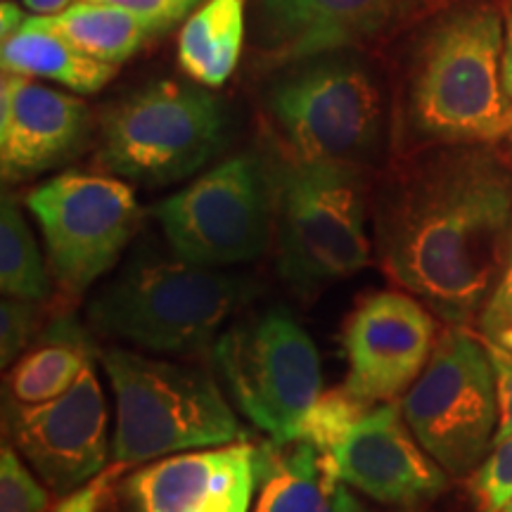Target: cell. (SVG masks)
Here are the masks:
<instances>
[{
  "label": "cell",
  "mask_w": 512,
  "mask_h": 512,
  "mask_svg": "<svg viewBox=\"0 0 512 512\" xmlns=\"http://www.w3.org/2000/svg\"><path fill=\"white\" fill-rule=\"evenodd\" d=\"M512 233V166L496 147L439 145L384 183L375 240L384 273L446 323L489 302Z\"/></svg>",
  "instance_id": "obj_1"
},
{
  "label": "cell",
  "mask_w": 512,
  "mask_h": 512,
  "mask_svg": "<svg viewBox=\"0 0 512 512\" xmlns=\"http://www.w3.org/2000/svg\"><path fill=\"white\" fill-rule=\"evenodd\" d=\"M505 22L491 3L460 5L434 22L408 74L406 121L430 145L498 147L512 140Z\"/></svg>",
  "instance_id": "obj_2"
},
{
  "label": "cell",
  "mask_w": 512,
  "mask_h": 512,
  "mask_svg": "<svg viewBox=\"0 0 512 512\" xmlns=\"http://www.w3.org/2000/svg\"><path fill=\"white\" fill-rule=\"evenodd\" d=\"M252 278L171 259H138L95 294L93 328L155 354L209 349L254 297Z\"/></svg>",
  "instance_id": "obj_3"
},
{
  "label": "cell",
  "mask_w": 512,
  "mask_h": 512,
  "mask_svg": "<svg viewBox=\"0 0 512 512\" xmlns=\"http://www.w3.org/2000/svg\"><path fill=\"white\" fill-rule=\"evenodd\" d=\"M100 361L117 399V465L249 441L226 396L202 370L126 349L102 351Z\"/></svg>",
  "instance_id": "obj_4"
},
{
  "label": "cell",
  "mask_w": 512,
  "mask_h": 512,
  "mask_svg": "<svg viewBox=\"0 0 512 512\" xmlns=\"http://www.w3.org/2000/svg\"><path fill=\"white\" fill-rule=\"evenodd\" d=\"M280 273L311 297L368 266V185L361 164L287 157L273 174Z\"/></svg>",
  "instance_id": "obj_5"
},
{
  "label": "cell",
  "mask_w": 512,
  "mask_h": 512,
  "mask_svg": "<svg viewBox=\"0 0 512 512\" xmlns=\"http://www.w3.org/2000/svg\"><path fill=\"white\" fill-rule=\"evenodd\" d=\"M226 128V107L209 88L155 81L107 110L95 162L126 181L171 185L221 150Z\"/></svg>",
  "instance_id": "obj_6"
},
{
  "label": "cell",
  "mask_w": 512,
  "mask_h": 512,
  "mask_svg": "<svg viewBox=\"0 0 512 512\" xmlns=\"http://www.w3.org/2000/svg\"><path fill=\"white\" fill-rule=\"evenodd\" d=\"M266 114L294 159L363 164L382 138V93L351 50L287 64L266 93Z\"/></svg>",
  "instance_id": "obj_7"
},
{
  "label": "cell",
  "mask_w": 512,
  "mask_h": 512,
  "mask_svg": "<svg viewBox=\"0 0 512 512\" xmlns=\"http://www.w3.org/2000/svg\"><path fill=\"white\" fill-rule=\"evenodd\" d=\"M211 356L238 411L275 446L292 444L323 392L318 347L302 323L285 309L254 313L223 330Z\"/></svg>",
  "instance_id": "obj_8"
},
{
  "label": "cell",
  "mask_w": 512,
  "mask_h": 512,
  "mask_svg": "<svg viewBox=\"0 0 512 512\" xmlns=\"http://www.w3.org/2000/svg\"><path fill=\"white\" fill-rule=\"evenodd\" d=\"M401 411L430 456L448 475L475 472L494 448L498 427L496 373L484 339L446 330Z\"/></svg>",
  "instance_id": "obj_9"
},
{
  "label": "cell",
  "mask_w": 512,
  "mask_h": 512,
  "mask_svg": "<svg viewBox=\"0 0 512 512\" xmlns=\"http://www.w3.org/2000/svg\"><path fill=\"white\" fill-rule=\"evenodd\" d=\"M171 252L195 266L259 259L271 242L275 181L256 155H238L152 209Z\"/></svg>",
  "instance_id": "obj_10"
},
{
  "label": "cell",
  "mask_w": 512,
  "mask_h": 512,
  "mask_svg": "<svg viewBox=\"0 0 512 512\" xmlns=\"http://www.w3.org/2000/svg\"><path fill=\"white\" fill-rule=\"evenodd\" d=\"M27 209L41 226L50 273L72 297L86 294L112 271L143 216L121 178L79 171L31 190Z\"/></svg>",
  "instance_id": "obj_11"
},
{
  "label": "cell",
  "mask_w": 512,
  "mask_h": 512,
  "mask_svg": "<svg viewBox=\"0 0 512 512\" xmlns=\"http://www.w3.org/2000/svg\"><path fill=\"white\" fill-rule=\"evenodd\" d=\"M475 0H259L254 53L268 67L392 41Z\"/></svg>",
  "instance_id": "obj_12"
},
{
  "label": "cell",
  "mask_w": 512,
  "mask_h": 512,
  "mask_svg": "<svg viewBox=\"0 0 512 512\" xmlns=\"http://www.w3.org/2000/svg\"><path fill=\"white\" fill-rule=\"evenodd\" d=\"M10 444L57 494L67 496L107 465V406L93 366L74 387L46 403H12Z\"/></svg>",
  "instance_id": "obj_13"
},
{
  "label": "cell",
  "mask_w": 512,
  "mask_h": 512,
  "mask_svg": "<svg viewBox=\"0 0 512 512\" xmlns=\"http://www.w3.org/2000/svg\"><path fill=\"white\" fill-rule=\"evenodd\" d=\"M432 313L403 292H377L363 299L344 328L347 387L375 403L394 401L418 380L434 351Z\"/></svg>",
  "instance_id": "obj_14"
},
{
  "label": "cell",
  "mask_w": 512,
  "mask_h": 512,
  "mask_svg": "<svg viewBox=\"0 0 512 512\" xmlns=\"http://www.w3.org/2000/svg\"><path fill=\"white\" fill-rule=\"evenodd\" d=\"M323 458L349 489L389 508H418L448 486V472L415 439L394 401L375 406Z\"/></svg>",
  "instance_id": "obj_15"
},
{
  "label": "cell",
  "mask_w": 512,
  "mask_h": 512,
  "mask_svg": "<svg viewBox=\"0 0 512 512\" xmlns=\"http://www.w3.org/2000/svg\"><path fill=\"white\" fill-rule=\"evenodd\" d=\"M91 136L86 102L29 76L3 74L0 83V171L3 181H29L67 164Z\"/></svg>",
  "instance_id": "obj_16"
},
{
  "label": "cell",
  "mask_w": 512,
  "mask_h": 512,
  "mask_svg": "<svg viewBox=\"0 0 512 512\" xmlns=\"http://www.w3.org/2000/svg\"><path fill=\"white\" fill-rule=\"evenodd\" d=\"M266 448L252 441L197 448L145 463L121 482L126 512H190L242 484H261Z\"/></svg>",
  "instance_id": "obj_17"
},
{
  "label": "cell",
  "mask_w": 512,
  "mask_h": 512,
  "mask_svg": "<svg viewBox=\"0 0 512 512\" xmlns=\"http://www.w3.org/2000/svg\"><path fill=\"white\" fill-rule=\"evenodd\" d=\"M275 448H266L254 512H366L316 448L299 441Z\"/></svg>",
  "instance_id": "obj_18"
},
{
  "label": "cell",
  "mask_w": 512,
  "mask_h": 512,
  "mask_svg": "<svg viewBox=\"0 0 512 512\" xmlns=\"http://www.w3.org/2000/svg\"><path fill=\"white\" fill-rule=\"evenodd\" d=\"M0 62L3 74L48 79L81 95L98 93L117 74V64L95 60L57 31L29 22V17L17 34L3 38Z\"/></svg>",
  "instance_id": "obj_19"
},
{
  "label": "cell",
  "mask_w": 512,
  "mask_h": 512,
  "mask_svg": "<svg viewBox=\"0 0 512 512\" xmlns=\"http://www.w3.org/2000/svg\"><path fill=\"white\" fill-rule=\"evenodd\" d=\"M245 43V0H207L185 19L178 64L204 88H221L238 67Z\"/></svg>",
  "instance_id": "obj_20"
},
{
  "label": "cell",
  "mask_w": 512,
  "mask_h": 512,
  "mask_svg": "<svg viewBox=\"0 0 512 512\" xmlns=\"http://www.w3.org/2000/svg\"><path fill=\"white\" fill-rule=\"evenodd\" d=\"M91 366L88 342L69 318L57 320L46 337L12 363L8 392L12 403H46L74 387Z\"/></svg>",
  "instance_id": "obj_21"
},
{
  "label": "cell",
  "mask_w": 512,
  "mask_h": 512,
  "mask_svg": "<svg viewBox=\"0 0 512 512\" xmlns=\"http://www.w3.org/2000/svg\"><path fill=\"white\" fill-rule=\"evenodd\" d=\"M29 22L57 31L86 55L107 64L126 62L147 38L155 36L143 19L114 5L81 0L57 15H34Z\"/></svg>",
  "instance_id": "obj_22"
},
{
  "label": "cell",
  "mask_w": 512,
  "mask_h": 512,
  "mask_svg": "<svg viewBox=\"0 0 512 512\" xmlns=\"http://www.w3.org/2000/svg\"><path fill=\"white\" fill-rule=\"evenodd\" d=\"M0 290L5 297L41 302L48 297L50 280L22 209L5 195L0 207Z\"/></svg>",
  "instance_id": "obj_23"
},
{
  "label": "cell",
  "mask_w": 512,
  "mask_h": 512,
  "mask_svg": "<svg viewBox=\"0 0 512 512\" xmlns=\"http://www.w3.org/2000/svg\"><path fill=\"white\" fill-rule=\"evenodd\" d=\"M373 408L375 403L351 392L347 384L320 392L309 411L304 413V418L299 420L292 444L299 441V444H309L320 453H330Z\"/></svg>",
  "instance_id": "obj_24"
},
{
  "label": "cell",
  "mask_w": 512,
  "mask_h": 512,
  "mask_svg": "<svg viewBox=\"0 0 512 512\" xmlns=\"http://www.w3.org/2000/svg\"><path fill=\"white\" fill-rule=\"evenodd\" d=\"M50 496L5 441L0 451V512H48Z\"/></svg>",
  "instance_id": "obj_25"
},
{
  "label": "cell",
  "mask_w": 512,
  "mask_h": 512,
  "mask_svg": "<svg viewBox=\"0 0 512 512\" xmlns=\"http://www.w3.org/2000/svg\"><path fill=\"white\" fill-rule=\"evenodd\" d=\"M470 494L479 512H496L512 496V437L491 448L470 475Z\"/></svg>",
  "instance_id": "obj_26"
},
{
  "label": "cell",
  "mask_w": 512,
  "mask_h": 512,
  "mask_svg": "<svg viewBox=\"0 0 512 512\" xmlns=\"http://www.w3.org/2000/svg\"><path fill=\"white\" fill-rule=\"evenodd\" d=\"M38 302L5 297L0 304V363L10 368L29 347L38 325Z\"/></svg>",
  "instance_id": "obj_27"
},
{
  "label": "cell",
  "mask_w": 512,
  "mask_h": 512,
  "mask_svg": "<svg viewBox=\"0 0 512 512\" xmlns=\"http://www.w3.org/2000/svg\"><path fill=\"white\" fill-rule=\"evenodd\" d=\"M479 325H482L484 339H491V342L501 344L505 349H512V233L505 268L494 292H491L489 302L484 304Z\"/></svg>",
  "instance_id": "obj_28"
},
{
  "label": "cell",
  "mask_w": 512,
  "mask_h": 512,
  "mask_svg": "<svg viewBox=\"0 0 512 512\" xmlns=\"http://www.w3.org/2000/svg\"><path fill=\"white\" fill-rule=\"evenodd\" d=\"M91 3L114 5V8L131 12V15L143 19L147 27L155 31V36H159L188 17L200 0H91Z\"/></svg>",
  "instance_id": "obj_29"
},
{
  "label": "cell",
  "mask_w": 512,
  "mask_h": 512,
  "mask_svg": "<svg viewBox=\"0 0 512 512\" xmlns=\"http://www.w3.org/2000/svg\"><path fill=\"white\" fill-rule=\"evenodd\" d=\"M489 349L491 363L496 373V399H498V427L494 446L512 437V349H505L501 344L484 339Z\"/></svg>",
  "instance_id": "obj_30"
},
{
  "label": "cell",
  "mask_w": 512,
  "mask_h": 512,
  "mask_svg": "<svg viewBox=\"0 0 512 512\" xmlns=\"http://www.w3.org/2000/svg\"><path fill=\"white\" fill-rule=\"evenodd\" d=\"M121 467H124V465L114 463L110 470H105V475H98L95 479H91L88 484L79 486V489L72 491V494L64 496L62 503L57 505L53 512H98L102 494H105L107 484H110V479L119 475Z\"/></svg>",
  "instance_id": "obj_31"
},
{
  "label": "cell",
  "mask_w": 512,
  "mask_h": 512,
  "mask_svg": "<svg viewBox=\"0 0 512 512\" xmlns=\"http://www.w3.org/2000/svg\"><path fill=\"white\" fill-rule=\"evenodd\" d=\"M259 484H242L235 489L223 491V494L209 498L207 503L197 505L190 512H249L254 501V491Z\"/></svg>",
  "instance_id": "obj_32"
},
{
  "label": "cell",
  "mask_w": 512,
  "mask_h": 512,
  "mask_svg": "<svg viewBox=\"0 0 512 512\" xmlns=\"http://www.w3.org/2000/svg\"><path fill=\"white\" fill-rule=\"evenodd\" d=\"M24 22H27V15L12 0H3V8H0V36L10 38L12 34H17L24 27Z\"/></svg>",
  "instance_id": "obj_33"
},
{
  "label": "cell",
  "mask_w": 512,
  "mask_h": 512,
  "mask_svg": "<svg viewBox=\"0 0 512 512\" xmlns=\"http://www.w3.org/2000/svg\"><path fill=\"white\" fill-rule=\"evenodd\" d=\"M503 22H505V83H508V91L512 95V0L503 3Z\"/></svg>",
  "instance_id": "obj_34"
},
{
  "label": "cell",
  "mask_w": 512,
  "mask_h": 512,
  "mask_svg": "<svg viewBox=\"0 0 512 512\" xmlns=\"http://www.w3.org/2000/svg\"><path fill=\"white\" fill-rule=\"evenodd\" d=\"M22 3L36 15H57V12L72 8L74 0H22Z\"/></svg>",
  "instance_id": "obj_35"
},
{
  "label": "cell",
  "mask_w": 512,
  "mask_h": 512,
  "mask_svg": "<svg viewBox=\"0 0 512 512\" xmlns=\"http://www.w3.org/2000/svg\"><path fill=\"white\" fill-rule=\"evenodd\" d=\"M496 512H512V496H510L508 501H505V503L501 505V508H498Z\"/></svg>",
  "instance_id": "obj_36"
}]
</instances>
